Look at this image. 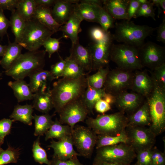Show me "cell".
Instances as JSON below:
<instances>
[{
  "label": "cell",
  "mask_w": 165,
  "mask_h": 165,
  "mask_svg": "<svg viewBox=\"0 0 165 165\" xmlns=\"http://www.w3.org/2000/svg\"><path fill=\"white\" fill-rule=\"evenodd\" d=\"M87 75L76 79L62 77L53 83L51 92L55 112L81 97L87 86Z\"/></svg>",
  "instance_id": "6da1fadb"
},
{
  "label": "cell",
  "mask_w": 165,
  "mask_h": 165,
  "mask_svg": "<svg viewBox=\"0 0 165 165\" xmlns=\"http://www.w3.org/2000/svg\"><path fill=\"white\" fill-rule=\"evenodd\" d=\"M115 28L112 34L114 40L138 48L156 29L147 25H137L127 20L116 23Z\"/></svg>",
  "instance_id": "7a4b0ae2"
},
{
  "label": "cell",
  "mask_w": 165,
  "mask_h": 165,
  "mask_svg": "<svg viewBox=\"0 0 165 165\" xmlns=\"http://www.w3.org/2000/svg\"><path fill=\"white\" fill-rule=\"evenodd\" d=\"M46 53L45 50H38L22 53L13 65L4 72L5 74L15 80H24L25 77L43 69Z\"/></svg>",
  "instance_id": "3957f363"
},
{
  "label": "cell",
  "mask_w": 165,
  "mask_h": 165,
  "mask_svg": "<svg viewBox=\"0 0 165 165\" xmlns=\"http://www.w3.org/2000/svg\"><path fill=\"white\" fill-rule=\"evenodd\" d=\"M121 111L109 114L99 115L94 118H88L86 123L97 135L116 136L126 130L128 118Z\"/></svg>",
  "instance_id": "277c9868"
},
{
  "label": "cell",
  "mask_w": 165,
  "mask_h": 165,
  "mask_svg": "<svg viewBox=\"0 0 165 165\" xmlns=\"http://www.w3.org/2000/svg\"><path fill=\"white\" fill-rule=\"evenodd\" d=\"M147 98L151 121L149 128L156 136L165 130V90L155 83L152 91Z\"/></svg>",
  "instance_id": "5b68a950"
},
{
  "label": "cell",
  "mask_w": 165,
  "mask_h": 165,
  "mask_svg": "<svg viewBox=\"0 0 165 165\" xmlns=\"http://www.w3.org/2000/svg\"><path fill=\"white\" fill-rule=\"evenodd\" d=\"M110 58L118 68L121 69L133 72L144 68L141 61L138 47L130 45L113 43Z\"/></svg>",
  "instance_id": "8992f818"
},
{
  "label": "cell",
  "mask_w": 165,
  "mask_h": 165,
  "mask_svg": "<svg viewBox=\"0 0 165 165\" xmlns=\"http://www.w3.org/2000/svg\"><path fill=\"white\" fill-rule=\"evenodd\" d=\"M55 33L33 18L26 22L25 29L18 43L28 51L38 50L45 41Z\"/></svg>",
  "instance_id": "52a82bcc"
},
{
  "label": "cell",
  "mask_w": 165,
  "mask_h": 165,
  "mask_svg": "<svg viewBox=\"0 0 165 165\" xmlns=\"http://www.w3.org/2000/svg\"><path fill=\"white\" fill-rule=\"evenodd\" d=\"M136 157V151L131 145L120 143L97 149L94 158L108 163L130 165Z\"/></svg>",
  "instance_id": "ba28073f"
},
{
  "label": "cell",
  "mask_w": 165,
  "mask_h": 165,
  "mask_svg": "<svg viewBox=\"0 0 165 165\" xmlns=\"http://www.w3.org/2000/svg\"><path fill=\"white\" fill-rule=\"evenodd\" d=\"M71 135L73 145L80 156L90 158L96 146L97 135L88 127L76 125Z\"/></svg>",
  "instance_id": "9c48e42d"
},
{
  "label": "cell",
  "mask_w": 165,
  "mask_h": 165,
  "mask_svg": "<svg viewBox=\"0 0 165 165\" xmlns=\"http://www.w3.org/2000/svg\"><path fill=\"white\" fill-rule=\"evenodd\" d=\"M113 40L112 34L108 31L102 39L89 44L87 47L90 51L92 58V71L107 67L110 60L111 50Z\"/></svg>",
  "instance_id": "30bf717a"
},
{
  "label": "cell",
  "mask_w": 165,
  "mask_h": 165,
  "mask_svg": "<svg viewBox=\"0 0 165 165\" xmlns=\"http://www.w3.org/2000/svg\"><path fill=\"white\" fill-rule=\"evenodd\" d=\"M133 75L132 71L117 68L109 71L104 85L105 92L116 96L130 89Z\"/></svg>",
  "instance_id": "8fae6325"
},
{
  "label": "cell",
  "mask_w": 165,
  "mask_h": 165,
  "mask_svg": "<svg viewBox=\"0 0 165 165\" xmlns=\"http://www.w3.org/2000/svg\"><path fill=\"white\" fill-rule=\"evenodd\" d=\"M141 64L152 70L165 63V47L149 41L138 48Z\"/></svg>",
  "instance_id": "7c38bea8"
},
{
  "label": "cell",
  "mask_w": 165,
  "mask_h": 165,
  "mask_svg": "<svg viewBox=\"0 0 165 165\" xmlns=\"http://www.w3.org/2000/svg\"><path fill=\"white\" fill-rule=\"evenodd\" d=\"M59 113L61 123L68 125L72 129L77 123L84 121L89 114L81 97L67 104Z\"/></svg>",
  "instance_id": "4fadbf2b"
},
{
  "label": "cell",
  "mask_w": 165,
  "mask_h": 165,
  "mask_svg": "<svg viewBox=\"0 0 165 165\" xmlns=\"http://www.w3.org/2000/svg\"><path fill=\"white\" fill-rule=\"evenodd\" d=\"M126 130L130 140V144L136 152L152 148L156 141L154 134L145 127L128 126Z\"/></svg>",
  "instance_id": "5bb4252c"
},
{
  "label": "cell",
  "mask_w": 165,
  "mask_h": 165,
  "mask_svg": "<svg viewBox=\"0 0 165 165\" xmlns=\"http://www.w3.org/2000/svg\"><path fill=\"white\" fill-rule=\"evenodd\" d=\"M155 83L146 71L136 70L133 75L130 89L134 92L147 98L152 91Z\"/></svg>",
  "instance_id": "9a60e30c"
},
{
  "label": "cell",
  "mask_w": 165,
  "mask_h": 165,
  "mask_svg": "<svg viewBox=\"0 0 165 165\" xmlns=\"http://www.w3.org/2000/svg\"><path fill=\"white\" fill-rule=\"evenodd\" d=\"M116 96L115 104L120 111L131 114L135 112L143 104V97L135 93L127 91Z\"/></svg>",
  "instance_id": "2e32d148"
},
{
  "label": "cell",
  "mask_w": 165,
  "mask_h": 165,
  "mask_svg": "<svg viewBox=\"0 0 165 165\" xmlns=\"http://www.w3.org/2000/svg\"><path fill=\"white\" fill-rule=\"evenodd\" d=\"M71 135L66 136L58 141L52 140L48 147L53 150V158L65 161L80 156L74 149Z\"/></svg>",
  "instance_id": "e0dca14e"
},
{
  "label": "cell",
  "mask_w": 165,
  "mask_h": 165,
  "mask_svg": "<svg viewBox=\"0 0 165 165\" xmlns=\"http://www.w3.org/2000/svg\"><path fill=\"white\" fill-rule=\"evenodd\" d=\"M85 71L90 72L92 69V61L90 51L88 47L81 45L79 40L72 44L70 55L68 57Z\"/></svg>",
  "instance_id": "ac0fdd59"
},
{
  "label": "cell",
  "mask_w": 165,
  "mask_h": 165,
  "mask_svg": "<svg viewBox=\"0 0 165 165\" xmlns=\"http://www.w3.org/2000/svg\"><path fill=\"white\" fill-rule=\"evenodd\" d=\"M28 84L33 94L43 92L50 89V85L55 79L50 71L43 69L37 71L29 76Z\"/></svg>",
  "instance_id": "d6986e66"
},
{
  "label": "cell",
  "mask_w": 165,
  "mask_h": 165,
  "mask_svg": "<svg viewBox=\"0 0 165 165\" xmlns=\"http://www.w3.org/2000/svg\"><path fill=\"white\" fill-rule=\"evenodd\" d=\"M79 0H56L51 10L52 16L58 23L63 25L68 20L73 11V3Z\"/></svg>",
  "instance_id": "ffe728a7"
},
{
  "label": "cell",
  "mask_w": 165,
  "mask_h": 165,
  "mask_svg": "<svg viewBox=\"0 0 165 165\" xmlns=\"http://www.w3.org/2000/svg\"><path fill=\"white\" fill-rule=\"evenodd\" d=\"M99 6L83 2L73 3V12L82 21L98 23Z\"/></svg>",
  "instance_id": "44dd1931"
},
{
  "label": "cell",
  "mask_w": 165,
  "mask_h": 165,
  "mask_svg": "<svg viewBox=\"0 0 165 165\" xmlns=\"http://www.w3.org/2000/svg\"><path fill=\"white\" fill-rule=\"evenodd\" d=\"M129 0H103V8L114 19L127 20Z\"/></svg>",
  "instance_id": "7402d4cb"
},
{
  "label": "cell",
  "mask_w": 165,
  "mask_h": 165,
  "mask_svg": "<svg viewBox=\"0 0 165 165\" xmlns=\"http://www.w3.org/2000/svg\"><path fill=\"white\" fill-rule=\"evenodd\" d=\"M82 21L73 11L67 22L59 29V31L63 33L62 38H69L72 44L76 43L79 40L78 34L82 30L80 27Z\"/></svg>",
  "instance_id": "603a6c76"
},
{
  "label": "cell",
  "mask_w": 165,
  "mask_h": 165,
  "mask_svg": "<svg viewBox=\"0 0 165 165\" xmlns=\"http://www.w3.org/2000/svg\"><path fill=\"white\" fill-rule=\"evenodd\" d=\"M128 118V126L150 127L151 121L147 101L141 105Z\"/></svg>",
  "instance_id": "cb8c5ba5"
},
{
  "label": "cell",
  "mask_w": 165,
  "mask_h": 165,
  "mask_svg": "<svg viewBox=\"0 0 165 165\" xmlns=\"http://www.w3.org/2000/svg\"><path fill=\"white\" fill-rule=\"evenodd\" d=\"M33 18L55 33L59 31L63 25L57 23L53 18L50 8L37 6Z\"/></svg>",
  "instance_id": "d4e9b609"
},
{
  "label": "cell",
  "mask_w": 165,
  "mask_h": 165,
  "mask_svg": "<svg viewBox=\"0 0 165 165\" xmlns=\"http://www.w3.org/2000/svg\"><path fill=\"white\" fill-rule=\"evenodd\" d=\"M6 52L0 61V65L6 71L9 69L20 55L22 47L15 41L12 43L9 40Z\"/></svg>",
  "instance_id": "484cf974"
},
{
  "label": "cell",
  "mask_w": 165,
  "mask_h": 165,
  "mask_svg": "<svg viewBox=\"0 0 165 165\" xmlns=\"http://www.w3.org/2000/svg\"><path fill=\"white\" fill-rule=\"evenodd\" d=\"M33 100V108L43 113H48L54 108L50 89L43 92L34 94Z\"/></svg>",
  "instance_id": "4316f807"
},
{
  "label": "cell",
  "mask_w": 165,
  "mask_h": 165,
  "mask_svg": "<svg viewBox=\"0 0 165 165\" xmlns=\"http://www.w3.org/2000/svg\"><path fill=\"white\" fill-rule=\"evenodd\" d=\"M106 93L103 88L97 89L90 86L87 84V87L81 98L89 114L93 113L95 104L98 101L102 99Z\"/></svg>",
  "instance_id": "83f0119b"
},
{
  "label": "cell",
  "mask_w": 165,
  "mask_h": 165,
  "mask_svg": "<svg viewBox=\"0 0 165 165\" xmlns=\"http://www.w3.org/2000/svg\"><path fill=\"white\" fill-rule=\"evenodd\" d=\"M8 85L13 90L18 102L33 99L34 94L31 91L28 84L24 80L10 81Z\"/></svg>",
  "instance_id": "f1b7e54d"
},
{
  "label": "cell",
  "mask_w": 165,
  "mask_h": 165,
  "mask_svg": "<svg viewBox=\"0 0 165 165\" xmlns=\"http://www.w3.org/2000/svg\"><path fill=\"white\" fill-rule=\"evenodd\" d=\"M33 108L32 105H16L12 114L9 116L14 121H18L25 124L31 126L32 120L34 119L32 115Z\"/></svg>",
  "instance_id": "f546056e"
},
{
  "label": "cell",
  "mask_w": 165,
  "mask_h": 165,
  "mask_svg": "<svg viewBox=\"0 0 165 165\" xmlns=\"http://www.w3.org/2000/svg\"><path fill=\"white\" fill-rule=\"evenodd\" d=\"M130 142V138L126 129L121 133L116 136L98 135L95 146L97 149L105 146L120 143L129 144Z\"/></svg>",
  "instance_id": "4dcf8cb0"
},
{
  "label": "cell",
  "mask_w": 165,
  "mask_h": 165,
  "mask_svg": "<svg viewBox=\"0 0 165 165\" xmlns=\"http://www.w3.org/2000/svg\"><path fill=\"white\" fill-rule=\"evenodd\" d=\"M73 129L69 125L61 124L57 119L45 134V140L56 138L60 140L66 136L71 135Z\"/></svg>",
  "instance_id": "1f68e13d"
},
{
  "label": "cell",
  "mask_w": 165,
  "mask_h": 165,
  "mask_svg": "<svg viewBox=\"0 0 165 165\" xmlns=\"http://www.w3.org/2000/svg\"><path fill=\"white\" fill-rule=\"evenodd\" d=\"M9 21L10 26L15 37V42L18 44L24 32L26 22L19 15L16 10L11 13Z\"/></svg>",
  "instance_id": "d6a6232c"
},
{
  "label": "cell",
  "mask_w": 165,
  "mask_h": 165,
  "mask_svg": "<svg viewBox=\"0 0 165 165\" xmlns=\"http://www.w3.org/2000/svg\"><path fill=\"white\" fill-rule=\"evenodd\" d=\"M53 116L48 113L41 115L35 114L33 119L35 123V136H40L45 134L54 122L52 120Z\"/></svg>",
  "instance_id": "836d02e7"
},
{
  "label": "cell",
  "mask_w": 165,
  "mask_h": 165,
  "mask_svg": "<svg viewBox=\"0 0 165 165\" xmlns=\"http://www.w3.org/2000/svg\"><path fill=\"white\" fill-rule=\"evenodd\" d=\"M37 7L35 0H19L16 10L27 22L33 18Z\"/></svg>",
  "instance_id": "e575fe53"
},
{
  "label": "cell",
  "mask_w": 165,
  "mask_h": 165,
  "mask_svg": "<svg viewBox=\"0 0 165 165\" xmlns=\"http://www.w3.org/2000/svg\"><path fill=\"white\" fill-rule=\"evenodd\" d=\"M110 71L108 67L101 68L95 74L87 76V84L97 89L103 88L107 75Z\"/></svg>",
  "instance_id": "d590c367"
},
{
  "label": "cell",
  "mask_w": 165,
  "mask_h": 165,
  "mask_svg": "<svg viewBox=\"0 0 165 165\" xmlns=\"http://www.w3.org/2000/svg\"><path fill=\"white\" fill-rule=\"evenodd\" d=\"M65 60L66 65L61 77L76 79L87 74L76 63L68 57Z\"/></svg>",
  "instance_id": "8d00e7d4"
},
{
  "label": "cell",
  "mask_w": 165,
  "mask_h": 165,
  "mask_svg": "<svg viewBox=\"0 0 165 165\" xmlns=\"http://www.w3.org/2000/svg\"><path fill=\"white\" fill-rule=\"evenodd\" d=\"M20 153L18 149H16L9 145L5 150H0V165L16 163L19 157Z\"/></svg>",
  "instance_id": "74e56055"
},
{
  "label": "cell",
  "mask_w": 165,
  "mask_h": 165,
  "mask_svg": "<svg viewBox=\"0 0 165 165\" xmlns=\"http://www.w3.org/2000/svg\"><path fill=\"white\" fill-rule=\"evenodd\" d=\"M38 137L33 145L32 151L34 159L35 162L40 164H45L50 165V160L47 158L46 151L40 146V136Z\"/></svg>",
  "instance_id": "f35d334b"
},
{
  "label": "cell",
  "mask_w": 165,
  "mask_h": 165,
  "mask_svg": "<svg viewBox=\"0 0 165 165\" xmlns=\"http://www.w3.org/2000/svg\"><path fill=\"white\" fill-rule=\"evenodd\" d=\"M114 20L102 6H99L98 23L105 31L107 32L109 29L115 27Z\"/></svg>",
  "instance_id": "ab89813d"
},
{
  "label": "cell",
  "mask_w": 165,
  "mask_h": 165,
  "mask_svg": "<svg viewBox=\"0 0 165 165\" xmlns=\"http://www.w3.org/2000/svg\"><path fill=\"white\" fill-rule=\"evenodd\" d=\"M150 72L154 82L160 88L165 90V63L155 68Z\"/></svg>",
  "instance_id": "60d3db41"
},
{
  "label": "cell",
  "mask_w": 165,
  "mask_h": 165,
  "mask_svg": "<svg viewBox=\"0 0 165 165\" xmlns=\"http://www.w3.org/2000/svg\"><path fill=\"white\" fill-rule=\"evenodd\" d=\"M62 37L59 38H48L44 42L42 46L45 49L46 52H47L49 58H50L52 55L58 51L60 48V40Z\"/></svg>",
  "instance_id": "b9f144b4"
},
{
  "label": "cell",
  "mask_w": 165,
  "mask_h": 165,
  "mask_svg": "<svg viewBox=\"0 0 165 165\" xmlns=\"http://www.w3.org/2000/svg\"><path fill=\"white\" fill-rule=\"evenodd\" d=\"M153 6L151 1L147 3L141 4L136 14L135 18L140 16L150 17L156 20Z\"/></svg>",
  "instance_id": "7bdbcfd3"
},
{
  "label": "cell",
  "mask_w": 165,
  "mask_h": 165,
  "mask_svg": "<svg viewBox=\"0 0 165 165\" xmlns=\"http://www.w3.org/2000/svg\"><path fill=\"white\" fill-rule=\"evenodd\" d=\"M152 149L141 150L136 152L137 163L139 165H152Z\"/></svg>",
  "instance_id": "ee69618b"
},
{
  "label": "cell",
  "mask_w": 165,
  "mask_h": 165,
  "mask_svg": "<svg viewBox=\"0 0 165 165\" xmlns=\"http://www.w3.org/2000/svg\"><path fill=\"white\" fill-rule=\"evenodd\" d=\"M66 65V61L60 57V60L55 64L51 65L50 71L53 77L57 79L61 76L63 73Z\"/></svg>",
  "instance_id": "f6af8a7d"
},
{
  "label": "cell",
  "mask_w": 165,
  "mask_h": 165,
  "mask_svg": "<svg viewBox=\"0 0 165 165\" xmlns=\"http://www.w3.org/2000/svg\"><path fill=\"white\" fill-rule=\"evenodd\" d=\"M13 119H3L0 120V138L4 141L6 136L9 134L11 131Z\"/></svg>",
  "instance_id": "bcb514c9"
},
{
  "label": "cell",
  "mask_w": 165,
  "mask_h": 165,
  "mask_svg": "<svg viewBox=\"0 0 165 165\" xmlns=\"http://www.w3.org/2000/svg\"><path fill=\"white\" fill-rule=\"evenodd\" d=\"M107 32L105 31L101 27H94L89 31V35L92 42H97L102 39Z\"/></svg>",
  "instance_id": "7dc6e473"
},
{
  "label": "cell",
  "mask_w": 165,
  "mask_h": 165,
  "mask_svg": "<svg viewBox=\"0 0 165 165\" xmlns=\"http://www.w3.org/2000/svg\"><path fill=\"white\" fill-rule=\"evenodd\" d=\"M152 165H165L164 154L156 148H152L151 156Z\"/></svg>",
  "instance_id": "c3c4849f"
},
{
  "label": "cell",
  "mask_w": 165,
  "mask_h": 165,
  "mask_svg": "<svg viewBox=\"0 0 165 165\" xmlns=\"http://www.w3.org/2000/svg\"><path fill=\"white\" fill-rule=\"evenodd\" d=\"M10 25L9 20L5 16L4 10L0 8V37L1 38L7 35V29Z\"/></svg>",
  "instance_id": "681fc988"
},
{
  "label": "cell",
  "mask_w": 165,
  "mask_h": 165,
  "mask_svg": "<svg viewBox=\"0 0 165 165\" xmlns=\"http://www.w3.org/2000/svg\"><path fill=\"white\" fill-rule=\"evenodd\" d=\"M140 5L138 0H130L127 9V20H130L132 18H135Z\"/></svg>",
  "instance_id": "f907efd6"
},
{
  "label": "cell",
  "mask_w": 165,
  "mask_h": 165,
  "mask_svg": "<svg viewBox=\"0 0 165 165\" xmlns=\"http://www.w3.org/2000/svg\"><path fill=\"white\" fill-rule=\"evenodd\" d=\"M50 165H84L80 162L77 156L65 161H61L53 158L50 160Z\"/></svg>",
  "instance_id": "816d5d0a"
},
{
  "label": "cell",
  "mask_w": 165,
  "mask_h": 165,
  "mask_svg": "<svg viewBox=\"0 0 165 165\" xmlns=\"http://www.w3.org/2000/svg\"><path fill=\"white\" fill-rule=\"evenodd\" d=\"M19 0H0V8L3 10H8L11 13L15 11Z\"/></svg>",
  "instance_id": "f5cc1de1"
},
{
  "label": "cell",
  "mask_w": 165,
  "mask_h": 165,
  "mask_svg": "<svg viewBox=\"0 0 165 165\" xmlns=\"http://www.w3.org/2000/svg\"><path fill=\"white\" fill-rule=\"evenodd\" d=\"M94 108L97 112L103 114L111 109L110 105L101 99L95 104Z\"/></svg>",
  "instance_id": "db71d44e"
},
{
  "label": "cell",
  "mask_w": 165,
  "mask_h": 165,
  "mask_svg": "<svg viewBox=\"0 0 165 165\" xmlns=\"http://www.w3.org/2000/svg\"><path fill=\"white\" fill-rule=\"evenodd\" d=\"M157 41L165 43V17L164 16L162 23L156 28Z\"/></svg>",
  "instance_id": "11a10c76"
},
{
  "label": "cell",
  "mask_w": 165,
  "mask_h": 165,
  "mask_svg": "<svg viewBox=\"0 0 165 165\" xmlns=\"http://www.w3.org/2000/svg\"><path fill=\"white\" fill-rule=\"evenodd\" d=\"M36 4L38 6H43L50 7L53 6L56 0H35Z\"/></svg>",
  "instance_id": "9f6ffc18"
},
{
  "label": "cell",
  "mask_w": 165,
  "mask_h": 165,
  "mask_svg": "<svg viewBox=\"0 0 165 165\" xmlns=\"http://www.w3.org/2000/svg\"><path fill=\"white\" fill-rule=\"evenodd\" d=\"M102 99L110 105L115 103L116 101V96L106 93Z\"/></svg>",
  "instance_id": "6f0895ef"
},
{
  "label": "cell",
  "mask_w": 165,
  "mask_h": 165,
  "mask_svg": "<svg viewBox=\"0 0 165 165\" xmlns=\"http://www.w3.org/2000/svg\"><path fill=\"white\" fill-rule=\"evenodd\" d=\"M92 165H124L121 164L108 163L94 159Z\"/></svg>",
  "instance_id": "680465c9"
},
{
  "label": "cell",
  "mask_w": 165,
  "mask_h": 165,
  "mask_svg": "<svg viewBox=\"0 0 165 165\" xmlns=\"http://www.w3.org/2000/svg\"><path fill=\"white\" fill-rule=\"evenodd\" d=\"M151 2L153 4L155 5L158 9V17H159L162 11V9L159 4V0H152Z\"/></svg>",
  "instance_id": "91938a15"
},
{
  "label": "cell",
  "mask_w": 165,
  "mask_h": 165,
  "mask_svg": "<svg viewBox=\"0 0 165 165\" xmlns=\"http://www.w3.org/2000/svg\"><path fill=\"white\" fill-rule=\"evenodd\" d=\"M7 45H2L0 44V57H3L7 48Z\"/></svg>",
  "instance_id": "94428289"
},
{
  "label": "cell",
  "mask_w": 165,
  "mask_h": 165,
  "mask_svg": "<svg viewBox=\"0 0 165 165\" xmlns=\"http://www.w3.org/2000/svg\"><path fill=\"white\" fill-rule=\"evenodd\" d=\"M159 4L160 6L165 14V0H159Z\"/></svg>",
  "instance_id": "6125c7cd"
},
{
  "label": "cell",
  "mask_w": 165,
  "mask_h": 165,
  "mask_svg": "<svg viewBox=\"0 0 165 165\" xmlns=\"http://www.w3.org/2000/svg\"><path fill=\"white\" fill-rule=\"evenodd\" d=\"M138 1L141 4L147 3L150 1L147 0H138Z\"/></svg>",
  "instance_id": "be15d7a7"
},
{
  "label": "cell",
  "mask_w": 165,
  "mask_h": 165,
  "mask_svg": "<svg viewBox=\"0 0 165 165\" xmlns=\"http://www.w3.org/2000/svg\"><path fill=\"white\" fill-rule=\"evenodd\" d=\"M4 141L2 140L0 138V150H1L2 148H1V146L4 143Z\"/></svg>",
  "instance_id": "e7e4bbea"
},
{
  "label": "cell",
  "mask_w": 165,
  "mask_h": 165,
  "mask_svg": "<svg viewBox=\"0 0 165 165\" xmlns=\"http://www.w3.org/2000/svg\"><path fill=\"white\" fill-rule=\"evenodd\" d=\"M2 72H0V80L2 79Z\"/></svg>",
  "instance_id": "03108f58"
},
{
  "label": "cell",
  "mask_w": 165,
  "mask_h": 165,
  "mask_svg": "<svg viewBox=\"0 0 165 165\" xmlns=\"http://www.w3.org/2000/svg\"><path fill=\"white\" fill-rule=\"evenodd\" d=\"M132 165H139V164H138L137 163H135V164H133Z\"/></svg>",
  "instance_id": "003e7915"
}]
</instances>
